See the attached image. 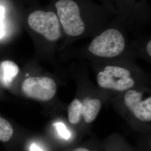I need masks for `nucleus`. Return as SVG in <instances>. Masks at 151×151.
<instances>
[{"label":"nucleus","instance_id":"1a4fd4ad","mask_svg":"<svg viewBox=\"0 0 151 151\" xmlns=\"http://www.w3.org/2000/svg\"><path fill=\"white\" fill-rule=\"evenodd\" d=\"M82 103L77 99L73 100L68 109V120L71 124H78L82 116Z\"/></svg>","mask_w":151,"mask_h":151},{"label":"nucleus","instance_id":"9b49d317","mask_svg":"<svg viewBox=\"0 0 151 151\" xmlns=\"http://www.w3.org/2000/svg\"><path fill=\"white\" fill-rule=\"evenodd\" d=\"M59 134L65 139H68L70 137V132L67 130L65 124L61 122H58L54 124Z\"/></svg>","mask_w":151,"mask_h":151},{"label":"nucleus","instance_id":"423d86ee","mask_svg":"<svg viewBox=\"0 0 151 151\" xmlns=\"http://www.w3.org/2000/svg\"><path fill=\"white\" fill-rule=\"evenodd\" d=\"M142 96L140 92L129 90L125 95L124 101L136 118L142 122H151V97L142 100Z\"/></svg>","mask_w":151,"mask_h":151},{"label":"nucleus","instance_id":"6e6552de","mask_svg":"<svg viewBox=\"0 0 151 151\" xmlns=\"http://www.w3.org/2000/svg\"><path fill=\"white\" fill-rule=\"evenodd\" d=\"M0 67L2 73V82L4 85L9 86L19 73V68L15 62L11 60L2 62Z\"/></svg>","mask_w":151,"mask_h":151},{"label":"nucleus","instance_id":"39448f33","mask_svg":"<svg viewBox=\"0 0 151 151\" xmlns=\"http://www.w3.org/2000/svg\"><path fill=\"white\" fill-rule=\"evenodd\" d=\"M22 88L26 96L42 101L51 100L57 91L55 82L48 77H29L23 82Z\"/></svg>","mask_w":151,"mask_h":151},{"label":"nucleus","instance_id":"4468645a","mask_svg":"<svg viewBox=\"0 0 151 151\" xmlns=\"http://www.w3.org/2000/svg\"><path fill=\"white\" fill-rule=\"evenodd\" d=\"M147 51L150 56H151V41H150L147 45Z\"/></svg>","mask_w":151,"mask_h":151},{"label":"nucleus","instance_id":"0eeeda50","mask_svg":"<svg viewBox=\"0 0 151 151\" xmlns=\"http://www.w3.org/2000/svg\"><path fill=\"white\" fill-rule=\"evenodd\" d=\"M101 106V103L97 99L84 100L82 103V115L87 123H91L96 119Z\"/></svg>","mask_w":151,"mask_h":151},{"label":"nucleus","instance_id":"9d476101","mask_svg":"<svg viewBox=\"0 0 151 151\" xmlns=\"http://www.w3.org/2000/svg\"><path fill=\"white\" fill-rule=\"evenodd\" d=\"M14 133L11 124L6 119L0 117V141L6 142L11 139Z\"/></svg>","mask_w":151,"mask_h":151},{"label":"nucleus","instance_id":"f257e3e1","mask_svg":"<svg viewBox=\"0 0 151 151\" xmlns=\"http://www.w3.org/2000/svg\"><path fill=\"white\" fill-rule=\"evenodd\" d=\"M125 46L122 34L116 29H110L95 38L90 44L88 50L98 57L112 58L121 54Z\"/></svg>","mask_w":151,"mask_h":151},{"label":"nucleus","instance_id":"2eb2a0df","mask_svg":"<svg viewBox=\"0 0 151 151\" xmlns=\"http://www.w3.org/2000/svg\"><path fill=\"white\" fill-rule=\"evenodd\" d=\"M73 151H90L88 150H87L85 148H76Z\"/></svg>","mask_w":151,"mask_h":151},{"label":"nucleus","instance_id":"20e7f679","mask_svg":"<svg viewBox=\"0 0 151 151\" xmlns=\"http://www.w3.org/2000/svg\"><path fill=\"white\" fill-rule=\"evenodd\" d=\"M27 22L32 30L42 35L49 41L54 42L60 39V22L54 12L42 10L34 11L28 17Z\"/></svg>","mask_w":151,"mask_h":151},{"label":"nucleus","instance_id":"ddd939ff","mask_svg":"<svg viewBox=\"0 0 151 151\" xmlns=\"http://www.w3.org/2000/svg\"><path fill=\"white\" fill-rule=\"evenodd\" d=\"M30 151H43L39 146L35 144H32L30 147Z\"/></svg>","mask_w":151,"mask_h":151},{"label":"nucleus","instance_id":"7ed1b4c3","mask_svg":"<svg viewBox=\"0 0 151 151\" xmlns=\"http://www.w3.org/2000/svg\"><path fill=\"white\" fill-rule=\"evenodd\" d=\"M97 81L100 87L118 91L129 90L134 85V81L128 70L118 66L108 65L99 72Z\"/></svg>","mask_w":151,"mask_h":151},{"label":"nucleus","instance_id":"f03ea898","mask_svg":"<svg viewBox=\"0 0 151 151\" xmlns=\"http://www.w3.org/2000/svg\"><path fill=\"white\" fill-rule=\"evenodd\" d=\"M58 15L65 33L71 37L81 35L85 24L81 19L77 4L72 0H60L55 3Z\"/></svg>","mask_w":151,"mask_h":151},{"label":"nucleus","instance_id":"f8f14e48","mask_svg":"<svg viewBox=\"0 0 151 151\" xmlns=\"http://www.w3.org/2000/svg\"><path fill=\"white\" fill-rule=\"evenodd\" d=\"M5 16V9L3 7L0 6V39L2 38L5 34L4 25L3 20Z\"/></svg>","mask_w":151,"mask_h":151}]
</instances>
